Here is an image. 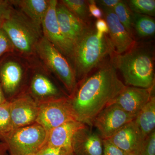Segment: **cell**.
<instances>
[{"instance_id":"obj_1","label":"cell","mask_w":155,"mask_h":155,"mask_svg":"<svg viewBox=\"0 0 155 155\" xmlns=\"http://www.w3.org/2000/svg\"><path fill=\"white\" fill-rule=\"evenodd\" d=\"M69 97L76 120L92 126L95 117L109 105L126 85L119 79L112 63L104 65L90 77L84 78Z\"/></svg>"},{"instance_id":"obj_2","label":"cell","mask_w":155,"mask_h":155,"mask_svg":"<svg viewBox=\"0 0 155 155\" xmlns=\"http://www.w3.org/2000/svg\"><path fill=\"white\" fill-rule=\"evenodd\" d=\"M114 53L109 37L90 27L73 46L71 58L75 66L76 78H85L107 57Z\"/></svg>"},{"instance_id":"obj_3","label":"cell","mask_w":155,"mask_h":155,"mask_svg":"<svg viewBox=\"0 0 155 155\" xmlns=\"http://www.w3.org/2000/svg\"><path fill=\"white\" fill-rule=\"evenodd\" d=\"M111 63L122 73L126 86L148 88L155 86L153 60L150 52L135 46L121 54L114 53Z\"/></svg>"},{"instance_id":"obj_4","label":"cell","mask_w":155,"mask_h":155,"mask_svg":"<svg viewBox=\"0 0 155 155\" xmlns=\"http://www.w3.org/2000/svg\"><path fill=\"white\" fill-rule=\"evenodd\" d=\"M48 132L38 124L13 129L3 141L8 147L10 155L36 154L45 145Z\"/></svg>"},{"instance_id":"obj_5","label":"cell","mask_w":155,"mask_h":155,"mask_svg":"<svg viewBox=\"0 0 155 155\" xmlns=\"http://www.w3.org/2000/svg\"><path fill=\"white\" fill-rule=\"evenodd\" d=\"M1 28L8 37L13 46L21 52H32L39 40V28L30 20L11 11Z\"/></svg>"},{"instance_id":"obj_6","label":"cell","mask_w":155,"mask_h":155,"mask_svg":"<svg viewBox=\"0 0 155 155\" xmlns=\"http://www.w3.org/2000/svg\"><path fill=\"white\" fill-rule=\"evenodd\" d=\"M35 49L45 64L58 76L72 95L77 87V81L74 69L67 59L44 37L39 40Z\"/></svg>"},{"instance_id":"obj_7","label":"cell","mask_w":155,"mask_h":155,"mask_svg":"<svg viewBox=\"0 0 155 155\" xmlns=\"http://www.w3.org/2000/svg\"><path fill=\"white\" fill-rule=\"evenodd\" d=\"M36 123L47 131L69 121L76 120L69 97H59L38 103Z\"/></svg>"},{"instance_id":"obj_8","label":"cell","mask_w":155,"mask_h":155,"mask_svg":"<svg viewBox=\"0 0 155 155\" xmlns=\"http://www.w3.org/2000/svg\"><path fill=\"white\" fill-rule=\"evenodd\" d=\"M136 116L128 114L117 105H109L98 114L92 122L103 139L110 138Z\"/></svg>"},{"instance_id":"obj_9","label":"cell","mask_w":155,"mask_h":155,"mask_svg":"<svg viewBox=\"0 0 155 155\" xmlns=\"http://www.w3.org/2000/svg\"><path fill=\"white\" fill-rule=\"evenodd\" d=\"M58 3L56 0H50L49 5L41 26L44 37L61 54L71 58L74 46L64 37L60 29L56 14Z\"/></svg>"},{"instance_id":"obj_10","label":"cell","mask_w":155,"mask_h":155,"mask_svg":"<svg viewBox=\"0 0 155 155\" xmlns=\"http://www.w3.org/2000/svg\"><path fill=\"white\" fill-rule=\"evenodd\" d=\"M12 130L35 123L38 116V103L32 97L23 95L10 101Z\"/></svg>"},{"instance_id":"obj_11","label":"cell","mask_w":155,"mask_h":155,"mask_svg":"<svg viewBox=\"0 0 155 155\" xmlns=\"http://www.w3.org/2000/svg\"><path fill=\"white\" fill-rule=\"evenodd\" d=\"M103 11L109 29V38L115 54H121L133 48L135 46V41L119 21L113 9L103 8Z\"/></svg>"},{"instance_id":"obj_12","label":"cell","mask_w":155,"mask_h":155,"mask_svg":"<svg viewBox=\"0 0 155 155\" xmlns=\"http://www.w3.org/2000/svg\"><path fill=\"white\" fill-rule=\"evenodd\" d=\"M154 89L155 86L148 88L126 86L109 105H117L128 114L136 116L153 94Z\"/></svg>"},{"instance_id":"obj_13","label":"cell","mask_w":155,"mask_h":155,"mask_svg":"<svg viewBox=\"0 0 155 155\" xmlns=\"http://www.w3.org/2000/svg\"><path fill=\"white\" fill-rule=\"evenodd\" d=\"M56 14L58 24L63 35L73 46L88 30L87 23L79 19L62 3H58Z\"/></svg>"},{"instance_id":"obj_14","label":"cell","mask_w":155,"mask_h":155,"mask_svg":"<svg viewBox=\"0 0 155 155\" xmlns=\"http://www.w3.org/2000/svg\"><path fill=\"white\" fill-rule=\"evenodd\" d=\"M72 147L75 155H103V139L87 125L75 134Z\"/></svg>"},{"instance_id":"obj_15","label":"cell","mask_w":155,"mask_h":155,"mask_svg":"<svg viewBox=\"0 0 155 155\" xmlns=\"http://www.w3.org/2000/svg\"><path fill=\"white\" fill-rule=\"evenodd\" d=\"M86 125L77 120L69 121L55 127L48 132L45 144L61 148L72 152V138L79 129Z\"/></svg>"},{"instance_id":"obj_16","label":"cell","mask_w":155,"mask_h":155,"mask_svg":"<svg viewBox=\"0 0 155 155\" xmlns=\"http://www.w3.org/2000/svg\"><path fill=\"white\" fill-rule=\"evenodd\" d=\"M108 139L128 154L132 153H138L143 140L134 120L127 123Z\"/></svg>"},{"instance_id":"obj_17","label":"cell","mask_w":155,"mask_h":155,"mask_svg":"<svg viewBox=\"0 0 155 155\" xmlns=\"http://www.w3.org/2000/svg\"><path fill=\"white\" fill-rule=\"evenodd\" d=\"M31 90L38 103L59 97L55 85L45 75L37 74L34 76L31 84Z\"/></svg>"},{"instance_id":"obj_18","label":"cell","mask_w":155,"mask_h":155,"mask_svg":"<svg viewBox=\"0 0 155 155\" xmlns=\"http://www.w3.org/2000/svg\"><path fill=\"white\" fill-rule=\"evenodd\" d=\"M22 71L19 64L9 61L3 65L0 72L2 86L6 93L11 94L17 91L22 80Z\"/></svg>"},{"instance_id":"obj_19","label":"cell","mask_w":155,"mask_h":155,"mask_svg":"<svg viewBox=\"0 0 155 155\" xmlns=\"http://www.w3.org/2000/svg\"><path fill=\"white\" fill-rule=\"evenodd\" d=\"M134 122L143 139L154 131L155 127V97L153 94L149 101L134 119Z\"/></svg>"},{"instance_id":"obj_20","label":"cell","mask_w":155,"mask_h":155,"mask_svg":"<svg viewBox=\"0 0 155 155\" xmlns=\"http://www.w3.org/2000/svg\"><path fill=\"white\" fill-rule=\"evenodd\" d=\"M17 2L31 22L40 29L49 5L50 1L22 0Z\"/></svg>"},{"instance_id":"obj_21","label":"cell","mask_w":155,"mask_h":155,"mask_svg":"<svg viewBox=\"0 0 155 155\" xmlns=\"http://www.w3.org/2000/svg\"><path fill=\"white\" fill-rule=\"evenodd\" d=\"M133 16V26L139 36H151L155 32V22L153 18L147 15L135 14Z\"/></svg>"},{"instance_id":"obj_22","label":"cell","mask_w":155,"mask_h":155,"mask_svg":"<svg viewBox=\"0 0 155 155\" xmlns=\"http://www.w3.org/2000/svg\"><path fill=\"white\" fill-rule=\"evenodd\" d=\"M119 21L125 27L128 33L133 37V14L126 2L120 1L113 9Z\"/></svg>"},{"instance_id":"obj_23","label":"cell","mask_w":155,"mask_h":155,"mask_svg":"<svg viewBox=\"0 0 155 155\" xmlns=\"http://www.w3.org/2000/svg\"><path fill=\"white\" fill-rule=\"evenodd\" d=\"M72 14L88 23L90 14L88 2L84 0H63L61 2Z\"/></svg>"},{"instance_id":"obj_24","label":"cell","mask_w":155,"mask_h":155,"mask_svg":"<svg viewBox=\"0 0 155 155\" xmlns=\"http://www.w3.org/2000/svg\"><path fill=\"white\" fill-rule=\"evenodd\" d=\"M127 2L129 9L135 14L154 17L155 0H130Z\"/></svg>"},{"instance_id":"obj_25","label":"cell","mask_w":155,"mask_h":155,"mask_svg":"<svg viewBox=\"0 0 155 155\" xmlns=\"http://www.w3.org/2000/svg\"><path fill=\"white\" fill-rule=\"evenodd\" d=\"M11 130L10 104V101H7L0 105V140L2 141Z\"/></svg>"},{"instance_id":"obj_26","label":"cell","mask_w":155,"mask_h":155,"mask_svg":"<svg viewBox=\"0 0 155 155\" xmlns=\"http://www.w3.org/2000/svg\"><path fill=\"white\" fill-rule=\"evenodd\" d=\"M138 155H155V130L143 140Z\"/></svg>"},{"instance_id":"obj_27","label":"cell","mask_w":155,"mask_h":155,"mask_svg":"<svg viewBox=\"0 0 155 155\" xmlns=\"http://www.w3.org/2000/svg\"><path fill=\"white\" fill-rule=\"evenodd\" d=\"M113 144L109 139H103V155H128Z\"/></svg>"},{"instance_id":"obj_28","label":"cell","mask_w":155,"mask_h":155,"mask_svg":"<svg viewBox=\"0 0 155 155\" xmlns=\"http://www.w3.org/2000/svg\"><path fill=\"white\" fill-rule=\"evenodd\" d=\"M69 153L70 152L65 149L55 147L45 144L37 153L36 155H66Z\"/></svg>"},{"instance_id":"obj_29","label":"cell","mask_w":155,"mask_h":155,"mask_svg":"<svg viewBox=\"0 0 155 155\" xmlns=\"http://www.w3.org/2000/svg\"><path fill=\"white\" fill-rule=\"evenodd\" d=\"M13 46L8 37L4 31L0 28V56L11 50Z\"/></svg>"},{"instance_id":"obj_30","label":"cell","mask_w":155,"mask_h":155,"mask_svg":"<svg viewBox=\"0 0 155 155\" xmlns=\"http://www.w3.org/2000/svg\"><path fill=\"white\" fill-rule=\"evenodd\" d=\"M87 2L90 14L97 19H101L103 16V12L97 5L96 2L94 1H89Z\"/></svg>"},{"instance_id":"obj_31","label":"cell","mask_w":155,"mask_h":155,"mask_svg":"<svg viewBox=\"0 0 155 155\" xmlns=\"http://www.w3.org/2000/svg\"><path fill=\"white\" fill-rule=\"evenodd\" d=\"M11 11L7 2L0 1V28L3 22L8 16Z\"/></svg>"},{"instance_id":"obj_32","label":"cell","mask_w":155,"mask_h":155,"mask_svg":"<svg viewBox=\"0 0 155 155\" xmlns=\"http://www.w3.org/2000/svg\"><path fill=\"white\" fill-rule=\"evenodd\" d=\"M95 29L98 33L107 35L109 33V29L107 22L104 19H98L95 23Z\"/></svg>"},{"instance_id":"obj_33","label":"cell","mask_w":155,"mask_h":155,"mask_svg":"<svg viewBox=\"0 0 155 155\" xmlns=\"http://www.w3.org/2000/svg\"><path fill=\"white\" fill-rule=\"evenodd\" d=\"M120 0H101L97 1L103 8L113 9L118 5Z\"/></svg>"},{"instance_id":"obj_34","label":"cell","mask_w":155,"mask_h":155,"mask_svg":"<svg viewBox=\"0 0 155 155\" xmlns=\"http://www.w3.org/2000/svg\"><path fill=\"white\" fill-rule=\"evenodd\" d=\"M8 151V146L5 143L0 142V155H7Z\"/></svg>"},{"instance_id":"obj_35","label":"cell","mask_w":155,"mask_h":155,"mask_svg":"<svg viewBox=\"0 0 155 155\" xmlns=\"http://www.w3.org/2000/svg\"><path fill=\"white\" fill-rule=\"evenodd\" d=\"M7 100L6 99L3 93L2 88V86L0 84V105L2 104H4V103L7 101Z\"/></svg>"},{"instance_id":"obj_36","label":"cell","mask_w":155,"mask_h":155,"mask_svg":"<svg viewBox=\"0 0 155 155\" xmlns=\"http://www.w3.org/2000/svg\"><path fill=\"white\" fill-rule=\"evenodd\" d=\"M128 155H138V153H129Z\"/></svg>"},{"instance_id":"obj_37","label":"cell","mask_w":155,"mask_h":155,"mask_svg":"<svg viewBox=\"0 0 155 155\" xmlns=\"http://www.w3.org/2000/svg\"><path fill=\"white\" fill-rule=\"evenodd\" d=\"M75 155V154L73 152H70L69 153L67 154V155Z\"/></svg>"},{"instance_id":"obj_38","label":"cell","mask_w":155,"mask_h":155,"mask_svg":"<svg viewBox=\"0 0 155 155\" xmlns=\"http://www.w3.org/2000/svg\"><path fill=\"white\" fill-rule=\"evenodd\" d=\"M36 155V154H31V155Z\"/></svg>"}]
</instances>
